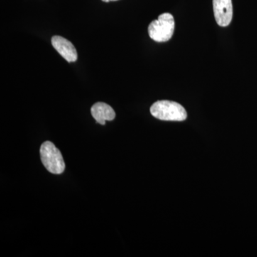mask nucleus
<instances>
[{
  "mask_svg": "<svg viewBox=\"0 0 257 257\" xmlns=\"http://www.w3.org/2000/svg\"><path fill=\"white\" fill-rule=\"evenodd\" d=\"M150 112L154 117L163 121H184L187 113L183 106L175 101H157L152 104Z\"/></svg>",
  "mask_w": 257,
  "mask_h": 257,
  "instance_id": "f257e3e1",
  "label": "nucleus"
},
{
  "mask_svg": "<svg viewBox=\"0 0 257 257\" xmlns=\"http://www.w3.org/2000/svg\"><path fill=\"white\" fill-rule=\"evenodd\" d=\"M175 29L174 17L170 13H163L158 19L154 20L149 25L148 33L150 38L157 42L169 41L172 36Z\"/></svg>",
  "mask_w": 257,
  "mask_h": 257,
  "instance_id": "f03ea898",
  "label": "nucleus"
},
{
  "mask_svg": "<svg viewBox=\"0 0 257 257\" xmlns=\"http://www.w3.org/2000/svg\"><path fill=\"white\" fill-rule=\"evenodd\" d=\"M40 157L45 168L50 173L60 175L65 169V163L60 150L50 141L45 142L40 147Z\"/></svg>",
  "mask_w": 257,
  "mask_h": 257,
  "instance_id": "7ed1b4c3",
  "label": "nucleus"
},
{
  "mask_svg": "<svg viewBox=\"0 0 257 257\" xmlns=\"http://www.w3.org/2000/svg\"><path fill=\"white\" fill-rule=\"evenodd\" d=\"M213 10L217 25L229 26L233 18L232 0H213Z\"/></svg>",
  "mask_w": 257,
  "mask_h": 257,
  "instance_id": "20e7f679",
  "label": "nucleus"
},
{
  "mask_svg": "<svg viewBox=\"0 0 257 257\" xmlns=\"http://www.w3.org/2000/svg\"><path fill=\"white\" fill-rule=\"evenodd\" d=\"M52 45L59 54L68 62H74L77 60V50L73 44L64 37L58 36L52 37Z\"/></svg>",
  "mask_w": 257,
  "mask_h": 257,
  "instance_id": "39448f33",
  "label": "nucleus"
},
{
  "mask_svg": "<svg viewBox=\"0 0 257 257\" xmlns=\"http://www.w3.org/2000/svg\"><path fill=\"white\" fill-rule=\"evenodd\" d=\"M93 118L99 124L104 125L106 121H111L115 118V111L109 104L104 102H97L91 108Z\"/></svg>",
  "mask_w": 257,
  "mask_h": 257,
  "instance_id": "423d86ee",
  "label": "nucleus"
},
{
  "mask_svg": "<svg viewBox=\"0 0 257 257\" xmlns=\"http://www.w3.org/2000/svg\"><path fill=\"white\" fill-rule=\"evenodd\" d=\"M101 1L104 2V3H109V2L117 1V0H101Z\"/></svg>",
  "mask_w": 257,
  "mask_h": 257,
  "instance_id": "0eeeda50",
  "label": "nucleus"
}]
</instances>
